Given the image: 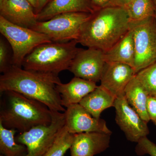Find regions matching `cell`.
I'll return each mask as SVG.
<instances>
[{
	"label": "cell",
	"mask_w": 156,
	"mask_h": 156,
	"mask_svg": "<svg viewBox=\"0 0 156 156\" xmlns=\"http://www.w3.org/2000/svg\"><path fill=\"white\" fill-rule=\"evenodd\" d=\"M0 32L12 51V66L22 68L24 58L35 48L51 40L46 35L9 22L0 16Z\"/></svg>",
	"instance_id": "obj_5"
},
{
	"label": "cell",
	"mask_w": 156,
	"mask_h": 156,
	"mask_svg": "<svg viewBox=\"0 0 156 156\" xmlns=\"http://www.w3.org/2000/svg\"><path fill=\"white\" fill-rule=\"evenodd\" d=\"M125 8L109 6L99 9L83 24L76 41L88 48L107 51L130 30Z\"/></svg>",
	"instance_id": "obj_2"
},
{
	"label": "cell",
	"mask_w": 156,
	"mask_h": 156,
	"mask_svg": "<svg viewBox=\"0 0 156 156\" xmlns=\"http://www.w3.org/2000/svg\"><path fill=\"white\" fill-rule=\"evenodd\" d=\"M0 122L20 133L33 127L49 126L53 112L44 104L12 91L1 92Z\"/></svg>",
	"instance_id": "obj_3"
},
{
	"label": "cell",
	"mask_w": 156,
	"mask_h": 156,
	"mask_svg": "<svg viewBox=\"0 0 156 156\" xmlns=\"http://www.w3.org/2000/svg\"><path fill=\"white\" fill-rule=\"evenodd\" d=\"M136 74L133 67L117 62H106L101 85L116 98L123 96L126 87Z\"/></svg>",
	"instance_id": "obj_12"
},
{
	"label": "cell",
	"mask_w": 156,
	"mask_h": 156,
	"mask_svg": "<svg viewBox=\"0 0 156 156\" xmlns=\"http://www.w3.org/2000/svg\"><path fill=\"white\" fill-rule=\"evenodd\" d=\"M115 121L128 140L138 143L149 134L147 123L128 104L125 95L115 101Z\"/></svg>",
	"instance_id": "obj_9"
},
{
	"label": "cell",
	"mask_w": 156,
	"mask_h": 156,
	"mask_svg": "<svg viewBox=\"0 0 156 156\" xmlns=\"http://www.w3.org/2000/svg\"><path fill=\"white\" fill-rule=\"evenodd\" d=\"M17 131L8 129L0 122V153L5 156H25L27 147L15 141L14 135Z\"/></svg>",
	"instance_id": "obj_20"
},
{
	"label": "cell",
	"mask_w": 156,
	"mask_h": 156,
	"mask_svg": "<svg viewBox=\"0 0 156 156\" xmlns=\"http://www.w3.org/2000/svg\"><path fill=\"white\" fill-rule=\"evenodd\" d=\"M0 156H5L3 155H2V154H1V155H0Z\"/></svg>",
	"instance_id": "obj_32"
},
{
	"label": "cell",
	"mask_w": 156,
	"mask_h": 156,
	"mask_svg": "<svg viewBox=\"0 0 156 156\" xmlns=\"http://www.w3.org/2000/svg\"><path fill=\"white\" fill-rule=\"evenodd\" d=\"M97 87L95 82L76 76L67 83L60 82L56 86L61 96L62 105L66 108L73 105L80 104L84 97Z\"/></svg>",
	"instance_id": "obj_16"
},
{
	"label": "cell",
	"mask_w": 156,
	"mask_h": 156,
	"mask_svg": "<svg viewBox=\"0 0 156 156\" xmlns=\"http://www.w3.org/2000/svg\"><path fill=\"white\" fill-rule=\"evenodd\" d=\"M155 6L154 18L156 21V0H153Z\"/></svg>",
	"instance_id": "obj_31"
},
{
	"label": "cell",
	"mask_w": 156,
	"mask_h": 156,
	"mask_svg": "<svg viewBox=\"0 0 156 156\" xmlns=\"http://www.w3.org/2000/svg\"><path fill=\"white\" fill-rule=\"evenodd\" d=\"M73 137L74 134L68 131L65 125L59 131L53 145L44 156H64L70 148Z\"/></svg>",
	"instance_id": "obj_22"
},
{
	"label": "cell",
	"mask_w": 156,
	"mask_h": 156,
	"mask_svg": "<svg viewBox=\"0 0 156 156\" xmlns=\"http://www.w3.org/2000/svg\"><path fill=\"white\" fill-rule=\"evenodd\" d=\"M104 57L106 62H121L134 68L135 48L134 34L131 28L115 44L104 52Z\"/></svg>",
	"instance_id": "obj_17"
},
{
	"label": "cell",
	"mask_w": 156,
	"mask_h": 156,
	"mask_svg": "<svg viewBox=\"0 0 156 156\" xmlns=\"http://www.w3.org/2000/svg\"><path fill=\"white\" fill-rule=\"evenodd\" d=\"M92 14L70 12L58 14L48 20L38 21L31 29L46 35L53 42L76 40L81 27Z\"/></svg>",
	"instance_id": "obj_6"
},
{
	"label": "cell",
	"mask_w": 156,
	"mask_h": 156,
	"mask_svg": "<svg viewBox=\"0 0 156 156\" xmlns=\"http://www.w3.org/2000/svg\"><path fill=\"white\" fill-rule=\"evenodd\" d=\"M58 75L27 70L12 66L0 77V92L12 91L44 104L51 111L66 110L56 88Z\"/></svg>",
	"instance_id": "obj_1"
},
{
	"label": "cell",
	"mask_w": 156,
	"mask_h": 156,
	"mask_svg": "<svg viewBox=\"0 0 156 156\" xmlns=\"http://www.w3.org/2000/svg\"><path fill=\"white\" fill-rule=\"evenodd\" d=\"M131 0H109L111 6L125 8Z\"/></svg>",
	"instance_id": "obj_28"
},
{
	"label": "cell",
	"mask_w": 156,
	"mask_h": 156,
	"mask_svg": "<svg viewBox=\"0 0 156 156\" xmlns=\"http://www.w3.org/2000/svg\"><path fill=\"white\" fill-rule=\"evenodd\" d=\"M51 0H39L37 6L35 10V14H38Z\"/></svg>",
	"instance_id": "obj_29"
},
{
	"label": "cell",
	"mask_w": 156,
	"mask_h": 156,
	"mask_svg": "<svg viewBox=\"0 0 156 156\" xmlns=\"http://www.w3.org/2000/svg\"><path fill=\"white\" fill-rule=\"evenodd\" d=\"M0 16L16 25L31 29L38 22L34 9L27 0H4Z\"/></svg>",
	"instance_id": "obj_14"
},
{
	"label": "cell",
	"mask_w": 156,
	"mask_h": 156,
	"mask_svg": "<svg viewBox=\"0 0 156 156\" xmlns=\"http://www.w3.org/2000/svg\"><path fill=\"white\" fill-rule=\"evenodd\" d=\"M52 112V121L50 125L36 126L28 131L20 133L16 137L18 143L27 147L25 156H44L65 125L64 112Z\"/></svg>",
	"instance_id": "obj_7"
},
{
	"label": "cell",
	"mask_w": 156,
	"mask_h": 156,
	"mask_svg": "<svg viewBox=\"0 0 156 156\" xmlns=\"http://www.w3.org/2000/svg\"><path fill=\"white\" fill-rule=\"evenodd\" d=\"M116 98L105 88L99 86L84 97L80 104L92 116L99 119L105 110L114 106Z\"/></svg>",
	"instance_id": "obj_18"
},
{
	"label": "cell",
	"mask_w": 156,
	"mask_h": 156,
	"mask_svg": "<svg viewBox=\"0 0 156 156\" xmlns=\"http://www.w3.org/2000/svg\"><path fill=\"white\" fill-rule=\"evenodd\" d=\"M134 34L136 73L156 62V21L154 17L130 21Z\"/></svg>",
	"instance_id": "obj_8"
},
{
	"label": "cell",
	"mask_w": 156,
	"mask_h": 156,
	"mask_svg": "<svg viewBox=\"0 0 156 156\" xmlns=\"http://www.w3.org/2000/svg\"><path fill=\"white\" fill-rule=\"evenodd\" d=\"M64 113L65 126L71 134L89 132L112 134L104 120L94 118L80 104L69 106Z\"/></svg>",
	"instance_id": "obj_11"
},
{
	"label": "cell",
	"mask_w": 156,
	"mask_h": 156,
	"mask_svg": "<svg viewBox=\"0 0 156 156\" xmlns=\"http://www.w3.org/2000/svg\"><path fill=\"white\" fill-rule=\"evenodd\" d=\"M78 42L45 43L34 48L24 58L23 69L58 75L59 73L69 70L73 59L80 48Z\"/></svg>",
	"instance_id": "obj_4"
},
{
	"label": "cell",
	"mask_w": 156,
	"mask_h": 156,
	"mask_svg": "<svg viewBox=\"0 0 156 156\" xmlns=\"http://www.w3.org/2000/svg\"><path fill=\"white\" fill-rule=\"evenodd\" d=\"M106 62L104 52L95 48L80 49L69 70L75 76L96 83L100 81Z\"/></svg>",
	"instance_id": "obj_10"
},
{
	"label": "cell",
	"mask_w": 156,
	"mask_h": 156,
	"mask_svg": "<svg viewBox=\"0 0 156 156\" xmlns=\"http://www.w3.org/2000/svg\"><path fill=\"white\" fill-rule=\"evenodd\" d=\"M136 76L149 95L156 96V62L136 73Z\"/></svg>",
	"instance_id": "obj_23"
},
{
	"label": "cell",
	"mask_w": 156,
	"mask_h": 156,
	"mask_svg": "<svg viewBox=\"0 0 156 156\" xmlns=\"http://www.w3.org/2000/svg\"><path fill=\"white\" fill-rule=\"evenodd\" d=\"M30 3L31 5L33 7L34 10L36 9L39 0H27Z\"/></svg>",
	"instance_id": "obj_30"
},
{
	"label": "cell",
	"mask_w": 156,
	"mask_h": 156,
	"mask_svg": "<svg viewBox=\"0 0 156 156\" xmlns=\"http://www.w3.org/2000/svg\"><path fill=\"white\" fill-rule=\"evenodd\" d=\"M130 21H139L154 17L153 0H131L125 8Z\"/></svg>",
	"instance_id": "obj_21"
},
{
	"label": "cell",
	"mask_w": 156,
	"mask_h": 156,
	"mask_svg": "<svg viewBox=\"0 0 156 156\" xmlns=\"http://www.w3.org/2000/svg\"><path fill=\"white\" fill-rule=\"evenodd\" d=\"M135 152L139 156L148 154L156 156V144L148 139L147 136L142 138L137 143Z\"/></svg>",
	"instance_id": "obj_25"
},
{
	"label": "cell",
	"mask_w": 156,
	"mask_h": 156,
	"mask_svg": "<svg viewBox=\"0 0 156 156\" xmlns=\"http://www.w3.org/2000/svg\"><path fill=\"white\" fill-rule=\"evenodd\" d=\"M125 97L128 104L143 120L150 121L147 111V102L149 95L138 80L136 75L128 83L125 90Z\"/></svg>",
	"instance_id": "obj_19"
},
{
	"label": "cell",
	"mask_w": 156,
	"mask_h": 156,
	"mask_svg": "<svg viewBox=\"0 0 156 156\" xmlns=\"http://www.w3.org/2000/svg\"><path fill=\"white\" fill-rule=\"evenodd\" d=\"M90 1L97 10L111 6L109 0H90Z\"/></svg>",
	"instance_id": "obj_27"
},
{
	"label": "cell",
	"mask_w": 156,
	"mask_h": 156,
	"mask_svg": "<svg viewBox=\"0 0 156 156\" xmlns=\"http://www.w3.org/2000/svg\"><path fill=\"white\" fill-rule=\"evenodd\" d=\"M146 108L150 120L156 126V96L149 95Z\"/></svg>",
	"instance_id": "obj_26"
},
{
	"label": "cell",
	"mask_w": 156,
	"mask_h": 156,
	"mask_svg": "<svg viewBox=\"0 0 156 156\" xmlns=\"http://www.w3.org/2000/svg\"><path fill=\"white\" fill-rule=\"evenodd\" d=\"M5 39L0 38V72H5L12 66V51Z\"/></svg>",
	"instance_id": "obj_24"
},
{
	"label": "cell",
	"mask_w": 156,
	"mask_h": 156,
	"mask_svg": "<svg viewBox=\"0 0 156 156\" xmlns=\"http://www.w3.org/2000/svg\"><path fill=\"white\" fill-rule=\"evenodd\" d=\"M111 134L89 132L74 134L71 156H94L109 147Z\"/></svg>",
	"instance_id": "obj_13"
},
{
	"label": "cell",
	"mask_w": 156,
	"mask_h": 156,
	"mask_svg": "<svg viewBox=\"0 0 156 156\" xmlns=\"http://www.w3.org/2000/svg\"><path fill=\"white\" fill-rule=\"evenodd\" d=\"M96 11L90 0H51L37 14V17L38 21H43L63 13L85 12L93 14Z\"/></svg>",
	"instance_id": "obj_15"
}]
</instances>
